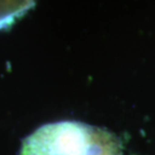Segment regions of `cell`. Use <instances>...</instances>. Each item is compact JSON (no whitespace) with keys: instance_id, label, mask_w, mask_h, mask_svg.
<instances>
[{"instance_id":"6da1fadb","label":"cell","mask_w":155,"mask_h":155,"mask_svg":"<svg viewBox=\"0 0 155 155\" xmlns=\"http://www.w3.org/2000/svg\"><path fill=\"white\" fill-rule=\"evenodd\" d=\"M20 155H124L121 139L77 121L45 124L23 140Z\"/></svg>"}]
</instances>
